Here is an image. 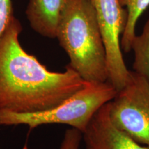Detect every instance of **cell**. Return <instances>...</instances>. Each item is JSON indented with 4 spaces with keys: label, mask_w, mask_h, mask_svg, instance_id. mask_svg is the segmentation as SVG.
Listing matches in <instances>:
<instances>
[{
    "label": "cell",
    "mask_w": 149,
    "mask_h": 149,
    "mask_svg": "<svg viewBox=\"0 0 149 149\" xmlns=\"http://www.w3.org/2000/svg\"><path fill=\"white\" fill-rule=\"evenodd\" d=\"M83 139V133L79 130L71 128L65 132L59 149H79Z\"/></svg>",
    "instance_id": "8fae6325"
},
{
    "label": "cell",
    "mask_w": 149,
    "mask_h": 149,
    "mask_svg": "<svg viewBox=\"0 0 149 149\" xmlns=\"http://www.w3.org/2000/svg\"><path fill=\"white\" fill-rule=\"evenodd\" d=\"M15 17L12 0H0V35Z\"/></svg>",
    "instance_id": "30bf717a"
},
{
    "label": "cell",
    "mask_w": 149,
    "mask_h": 149,
    "mask_svg": "<svg viewBox=\"0 0 149 149\" xmlns=\"http://www.w3.org/2000/svg\"><path fill=\"white\" fill-rule=\"evenodd\" d=\"M65 3L66 0H29L26 15L33 31L43 37L56 38Z\"/></svg>",
    "instance_id": "52a82bcc"
},
{
    "label": "cell",
    "mask_w": 149,
    "mask_h": 149,
    "mask_svg": "<svg viewBox=\"0 0 149 149\" xmlns=\"http://www.w3.org/2000/svg\"><path fill=\"white\" fill-rule=\"evenodd\" d=\"M127 10V22L121 39V47L125 53L131 51L133 41L136 36L135 28L141 14L149 6V0H120Z\"/></svg>",
    "instance_id": "ba28073f"
},
{
    "label": "cell",
    "mask_w": 149,
    "mask_h": 149,
    "mask_svg": "<svg viewBox=\"0 0 149 149\" xmlns=\"http://www.w3.org/2000/svg\"><path fill=\"white\" fill-rule=\"evenodd\" d=\"M85 149H149L113 124L109 102L97 112L83 133Z\"/></svg>",
    "instance_id": "8992f818"
},
{
    "label": "cell",
    "mask_w": 149,
    "mask_h": 149,
    "mask_svg": "<svg viewBox=\"0 0 149 149\" xmlns=\"http://www.w3.org/2000/svg\"><path fill=\"white\" fill-rule=\"evenodd\" d=\"M22 31L15 17L0 35V111H44L88 84L69 66L64 72L51 71L28 53L19 40Z\"/></svg>",
    "instance_id": "6da1fadb"
},
{
    "label": "cell",
    "mask_w": 149,
    "mask_h": 149,
    "mask_svg": "<svg viewBox=\"0 0 149 149\" xmlns=\"http://www.w3.org/2000/svg\"><path fill=\"white\" fill-rule=\"evenodd\" d=\"M92 1L107 54L108 81L119 91L126 85L130 71L124 62L121 47L127 10L120 0Z\"/></svg>",
    "instance_id": "5b68a950"
},
{
    "label": "cell",
    "mask_w": 149,
    "mask_h": 149,
    "mask_svg": "<svg viewBox=\"0 0 149 149\" xmlns=\"http://www.w3.org/2000/svg\"><path fill=\"white\" fill-rule=\"evenodd\" d=\"M131 51L134 53V71L143 76L149 83V17L140 35L135 37Z\"/></svg>",
    "instance_id": "9c48e42d"
},
{
    "label": "cell",
    "mask_w": 149,
    "mask_h": 149,
    "mask_svg": "<svg viewBox=\"0 0 149 149\" xmlns=\"http://www.w3.org/2000/svg\"><path fill=\"white\" fill-rule=\"evenodd\" d=\"M56 38L68 66L89 83L108 81L107 54L92 0H66Z\"/></svg>",
    "instance_id": "7a4b0ae2"
},
{
    "label": "cell",
    "mask_w": 149,
    "mask_h": 149,
    "mask_svg": "<svg viewBox=\"0 0 149 149\" xmlns=\"http://www.w3.org/2000/svg\"><path fill=\"white\" fill-rule=\"evenodd\" d=\"M117 91L109 81L88 83L56 107L33 113H16L0 111V125L29 126L31 129L51 124H66L85 131L95 114L104 104L113 100Z\"/></svg>",
    "instance_id": "3957f363"
},
{
    "label": "cell",
    "mask_w": 149,
    "mask_h": 149,
    "mask_svg": "<svg viewBox=\"0 0 149 149\" xmlns=\"http://www.w3.org/2000/svg\"><path fill=\"white\" fill-rule=\"evenodd\" d=\"M113 124L139 144L149 146V83L130 70L123 88L109 102Z\"/></svg>",
    "instance_id": "277c9868"
}]
</instances>
